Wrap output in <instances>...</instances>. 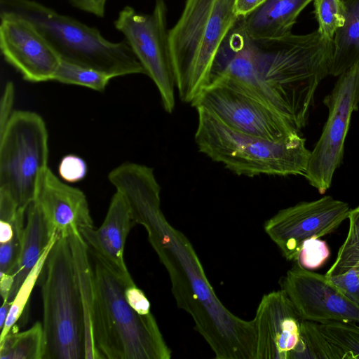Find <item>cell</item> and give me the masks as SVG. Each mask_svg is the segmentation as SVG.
Listing matches in <instances>:
<instances>
[{
  "mask_svg": "<svg viewBox=\"0 0 359 359\" xmlns=\"http://www.w3.org/2000/svg\"><path fill=\"white\" fill-rule=\"evenodd\" d=\"M327 278L345 295L359 304V272L357 269Z\"/></svg>",
  "mask_w": 359,
  "mask_h": 359,
  "instance_id": "obj_31",
  "label": "cell"
},
{
  "mask_svg": "<svg viewBox=\"0 0 359 359\" xmlns=\"http://www.w3.org/2000/svg\"><path fill=\"white\" fill-rule=\"evenodd\" d=\"M313 0H266L241 17L247 34L253 39H271L292 33L300 13Z\"/></svg>",
  "mask_w": 359,
  "mask_h": 359,
  "instance_id": "obj_18",
  "label": "cell"
},
{
  "mask_svg": "<svg viewBox=\"0 0 359 359\" xmlns=\"http://www.w3.org/2000/svg\"><path fill=\"white\" fill-rule=\"evenodd\" d=\"M345 22L334 35V52L330 68L333 76H339L359 61V0H344Z\"/></svg>",
  "mask_w": 359,
  "mask_h": 359,
  "instance_id": "obj_21",
  "label": "cell"
},
{
  "mask_svg": "<svg viewBox=\"0 0 359 359\" xmlns=\"http://www.w3.org/2000/svg\"><path fill=\"white\" fill-rule=\"evenodd\" d=\"M94 338L101 359H170L151 313L140 314L126 299L124 282L93 255Z\"/></svg>",
  "mask_w": 359,
  "mask_h": 359,
  "instance_id": "obj_3",
  "label": "cell"
},
{
  "mask_svg": "<svg viewBox=\"0 0 359 359\" xmlns=\"http://www.w3.org/2000/svg\"><path fill=\"white\" fill-rule=\"evenodd\" d=\"M134 225L126 200L116 191L102 225L81 231L93 255L102 261L127 286L135 285L124 261L126 238Z\"/></svg>",
  "mask_w": 359,
  "mask_h": 359,
  "instance_id": "obj_17",
  "label": "cell"
},
{
  "mask_svg": "<svg viewBox=\"0 0 359 359\" xmlns=\"http://www.w3.org/2000/svg\"><path fill=\"white\" fill-rule=\"evenodd\" d=\"M1 12L31 21L62 60L114 77L146 72L126 40L111 41L95 27L34 0H0Z\"/></svg>",
  "mask_w": 359,
  "mask_h": 359,
  "instance_id": "obj_6",
  "label": "cell"
},
{
  "mask_svg": "<svg viewBox=\"0 0 359 359\" xmlns=\"http://www.w3.org/2000/svg\"><path fill=\"white\" fill-rule=\"evenodd\" d=\"M236 0H186L168 42L180 98L191 102L210 81L224 39L238 19Z\"/></svg>",
  "mask_w": 359,
  "mask_h": 359,
  "instance_id": "obj_4",
  "label": "cell"
},
{
  "mask_svg": "<svg viewBox=\"0 0 359 359\" xmlns=\"http://www.w3.org/2000/svg\"><path fill=\"white\" fill-rule=\"evenodd\" d=\"M333 52V40L318 30L253 39L238 20L216 54L210 83L251 96L300 131L307 123L317 88L330 74Z\"/></svg>",
  "mask_w": 359,
  "mask_h": 359,
  "instance_id": "obj_1",
  "label": "cell"
},
{
  "mask_svg": "<svg viewBox=\"0 0 359 359\" xmlns=\"http://www.w3.org/2000/svg\"><path fill=\"white\" fill-rule=\"evenodd\" d=\"M15 88L12 82L6 83L0 102V130L6 124L14 111Z\"/></svg>",
  "mask_w": 359,
  "mask_h": 359,
  "instance_id": "obj_33",
  "label": "cell"
},
{
  "mask_svg": "<svg viewBox=\"0 0 359 359\" xmlns=\"http://www.w3.org/2000/svg\"><path fill=\"white\" fill-rule=\"evenodd\" d=\"M302 320L283 290L264 295L253 319L255 359H301Z\"/></svg>",
  "mask_w": 359,
  "mask_h": 359,
  "instance_id": "obj_15",
  "label": "cell"
},
{
  "mask_svg": "<svg viewBox=\"0 0 359 359\" xmlns=\"http://www.w3.org/2000/svg\"><path fill=\"white\" fill-rule=\"evenodd\" d=\"M67 240L83 309L85 359H101L94 338L95 282L90 249L81 233L71 234Z\"/></svg>",
  "mask_w": 359,
  "mask_h": 359,
  "instance_id": "obj_19",
  "label": "cell"
},
{
  "mask_svg": "<svg viewBox=\"0 0 359 359\" xmlns=\"http://www.w3.org/2000/svg\"><path fill=\"white\" fill-rule=\"evenodd\" d=\"M301 340L303 348L302 358L350 359L343 349L324 334L318 323L303 320Z\"/></svg>",
  "mask_w": 359,
  "mask_h": 359,
  "instance_id": "obj_23",
  "label": "cell"
},
{
  "mask_svg": "<svg viewBox=\"0 0 359 359\" xmlns=\"http://www.w3.org/2000/svg\"><path fill=\"white\" fill-rule=\"evenodd\" d=\"M48 134L36 112L14 111L0 130V193L26 211L34 201L39 182L48 167Z\"/></svg>",
  "mask_w": 359,
  "mask_h": 359,
  "instance_id": "obj_8",
  "label": "cell"
},
{
  "mask_svg": "<svg viewBox=\"0 0 359 359\" xmlns=\"http://www.w3.org/2000/svg\"><path fill=\"white\" fill-rule=\"evenodd\" d=\"M41 276L44 359H85L83 309L67 238L57 237Z\"/></svg>",
  "mask_w": 359,
  "mask_h": 359,
  "instance_id": "obj_7",
  "label": "cell"
},
{
  "mask_svg": "<svg viewBox=\"0 0 359 359\" xmlns=\"http://www.w3.org/2000/svg\"><path fill=\"white\" fill-rule=\"evenodd\" d=\"M355 323L330 320L318 325L324 334L343 349L350 359H359V326Z\"/></svg>",
  "mask_w": 359,
  "mask_h": 359,
  "instance_id": "obj_27",
  "label": "cell"
},
{
  "mask_svg": "<svg viewBox=\"0 0 359 359\" xmlns=\"http://www.w3.org/2000/svg\"><path fill=\"white\" fill-rule=\"evenodd\" d=\"M12 302L4 301L2 306L0 308V330H3L6 320L8 316Z\"/></svg>",
  "mask_w": 359,
  "mask_h": 359,
  "instance_id": "obj_36",
  "label": "cell"
},
{
  "mask_svg": "<svg viewBox=\"0 0 359 359\" xmlns=\"http://www.w3.org/2000/svg\"><path fill=\"white\" fill-rule=\"evenodd\" d=\"M15 325L0 341V359H44L46 339L43 323L18 332Z\"/></svg>",
  "mask_w": 359,
  "mask_h": 359,
  "instance_id": "obj_22",
  "label": "cell"
},
{
  "mask_svg": "<svg viewBox=\"0 0 359 359\" xmlns=\"http://www.w3.org/2000/svg\"><path fill=\"white\" fill-rule=\"evenodd\" d=\"M0 19V49L4 60L25 81H53L62 58L39 29L14 13L1 12Z\"/></svg>",
  "mask_w": 359,
  "mask_h": 359,
  "instance_id": "obj_13",
  "label": "cell"
},
{
  "mask_svg": "<svg viewBox=\"0 0 359 359\" xmlns=\"http://www.w3.org/2000/svg\"><path fill=\"white\" fill-rule=\"evenodd\" d=\"M351 210L347 203L325 196L280 210L265 222L264 230L286 259L296 261L305 241L333 232Z\"/></svg>",
  "mask_w": 359,
  "mask_h": 359,
  "instance_id": "obj_12",
  "label": "cell"
},
{
  "mask_svg": "<svg viewBox=\"0 0 359 359\" xmlns=\"http://www.w3.org/2000/svg\"><path fill=\"white\" fill-rule=\"evenodd\" d=\"M113 78L106 72L62 59L53 81L103 92Z\"/></svg>",
  "mask_w": 359,
  "mask_h": 359,
  "instance_id": "obj_24",
  "label": "cell"
},
{
  "mask_svg": "<svg viewBox=\"0 0 359 359\" xmlns=\"http://www.w3.org/2000/svg\"><path fill=\"white\" fill-rule=\"evenodd\" d=\"M34 202L41 209L51 236L67 238L94 227L85 194L62 182L48 167L40 178Z\"/></svg>",
  "mask_w": 359,
  "mask_h": 359,
  "instance_id": "obj_16",
  "label": "cell"
},
{
  "mask_svg": "<svg viewBox=\"0 0 359 359\" xmlns=\"http://www.w3.org/2000/svg\"><path fill=\"white\" fill-rule=\"evenodd\" d=\"M348 219L349 229L346 238L334 262L325 273L327 277L343 274L353 268L359 272V205L351 210Z\"/></svg>",
  "mask_w": 359,
  "mask_h": 359,
  "instance_id": "obj_26",
  "label": "cell"
},
{
  "mask_svg": "<svg viewBox=\"0 0 359 359\" xmlns=\"http://www.w3.org/2000/svg\"><path fill=\"white\" fill-rule=\"evenodd\" d=\"M57 238V236L53 234L48 245L41 255L39 260L25 278L18 289L17 294L12 301V304L4 328L1 331L0 341L8 334L21 316L28 302L34 285L41 276L47 257Z\"/></svg>",
  "mask_w": 359,
  "mask_h": 359,
  "instance_id": "obj_25",
  "label": "cell"
},
{
  "mask_svg": "<svg viewBox=\"0 0 359 359\" xmlns=\"http://www.w3.org/2000/svg\"><path fill=\"white\" fill-rule=\"evenodd\" d=\"M88 167L81 157L75 154H67L60 161L58 172L67 182L76 183L83 180L87 175Z\"/></svg>",
  "mask_w": 359,
  "mask_h": 359,
  "instance_id": "obj_30",
  "label": "cell"
},
{
  "mask_svg": "<svg viewBox=\"0 0 359 359\" xmlns=\"http://www.w3.org/2000/svg\"><path fill=\"white\" fill-rule=\"evenodd\" d=\"M329 256L327 243L319 238H311L304 242L295 262L306 269H316L324 264Z\"/></svg>",
  "mask_w": 359,
  "mask_h": 359,
  "instance_id": "obj_29",
  "label": "cell"
},
{
  "mask_svg": "<svg viewBox=\"0 0 359 359\" xmlns=\"http://www.w3.org/2000/svg\"><path fill=\"white\" fill-rule=\"evenodd\" d=\"M151 246L166 268L179 307L189 313L217 359H255L253 320L231 313L217 298L189 240L161 210L142 222Z\"/></svg>",
  "mask_w": 359,
  "mask_h": 359,
  "instance_id": "obj_2",
  "label": "cell"
},
{
  "mask_svg": "<svg viewBox=\"0 0 359 359\" xmlns=\"http://www.w3.org/2000/svg\"><path fill=\"white\" fill-rule=\"evenodd\" d=\"M318 32L325 39L333 40L337 30L345 22L344 0H313Z\"/></svg>",
  "mask_w": 359,
  "mask_h": 359,
  "instance_id": "obj_28",
  "label": "cell"
},
{
  "mask_svg": "<svg viewBox=\"0 0 359 359\" xmlns=\"http://www.w3.org/2000/svg\"><path fill=\"white\" fill-rule=\"evenodd\" d=\"M165 0H155L149 14L138 13L130 6L121 9L114 22L115 28L156 85L163 109L172 114L175 105V77L170 53Z\"/></svg>",
  "mask_w": 359,
  "mask_h": 359,
  "instance_id": "obj_9",
  "label": "cell"
},
{
  "mask_svg": "<svg viewBox=\"0 0 359 359\" xmlns=\"http://www.w3.org/2000/svg\"><path fill=\"white\" fill-rule=\"evenodd\" d=\"M195 142L200 152L237 175H304L311 155L299 133L269 140L231 128L198 107Z\"/></svg>",
  "mask_w": 359,
  "mask_h": 359,
  "instance_id": "obj_5",
  "label": "cell"
},
{
  "mask_svg": "<svg viewBox=\"0 0 359 359\" xmlns=\"http://www.w3.org/2000/svg\"><path fill=\"white\" fill-rule=\"evenodd\" d=\"M27 223L23 231L18 263L12 276L14 283L7 301L12 302L25 278L39 260L53 235L39 205L32 202L27 208Z\"/></svg>",
  "mask_w": 359,
  "mask_h": 359,
  "instance_id": "obj_20",
  "label": "cell"
},
{
  "mask_svg": "<svg viewBox=\"0 0 359 359\" xmlns=\"http://www.w3.org/2000/svg\"><path fill=\"white\" fill-rule=\"evenodd\" d=\"M328 117L319 140L311 151L304 177L320 194L330 187L340 166L352 114L359 107V61L338 76L323 99Z\"/></svg>",
  "mask_w": 359,
  "mask_h": 359,
  "instance_id": "obj_10",
  "label": "cell"
},
{
  "mask_svg": "<svg viewBox=\"0 0 359 359\" xmlns=\"http://www.w3.org/2000/svg\"><path fill=\"white\" fill-rule=\"evenodd\" d=\"M303 320L359 323V304L332 284L325 275L296 264L280 281Z\"/></svg>",
  "mask_w": 359,
  "mask_h": 359,
  "instance_id": "obj_14",
  "label": "cell"
},
{
  "mask_svg": "<svg viewBox=\"0 0 359 359\" xmlns=\"http://www.w3.org/2000/svg\"><path fill=\"white\" fill-rule=\"evenodd\" d=\"M125 297L130 306L140 314L151 313L150 303L145 294L136 285L126 286Z\"/></svg>",
  "mask_w": 359,
  "mask_h": 359,
  "instance_id": "obj_32",
  "label": "cell"
},
{
  "mask_svg": "<svg viewBox=\"0 0 359 359\" xmlns=\"http://www.w3.org/2000/svg\"><path fill=\"white\" fill-rule=\"evenodd\" d=\"M15 219L12 222H6V221H4V220H0V243H7V242L10 241L13 238L15 233Z\"/></svg>",
  "mask_w": 359,
  "mask_h": 359,
  "instance_id": "obj_35",
  "label": "cell"
},
{
  "mask_svg": "<svg viewBox=\"0 0 359 359\" xmlns=\"http://www.w3.org/2000/svg\"><path fill=\"white\" fill-rule=\"evenodd\" d=\"M74 7L84 12L102 18L107 0H67Z\"/></svg>",
  "mask_w": 359,
  "mask_h": 359,
  "instance_id": "obj_34",
  "label": "cell"
},
{
  "mask_svg": "<svg viewBox=\"0 0 359 359\" xmlns=\"http://www.w3.org/2000/svg\"><path fill=\"white\" fill-rule=\"evenodd\" d=\"M237 131L279 141L299 133L286 119L259 100L222 84L210 83L191 102Z\"/></svg>",
  "mask_w": 359,
  "mask_h": 359,
  "instance_id": "obj_11",
  "label": "cell"
}]
</instances>
